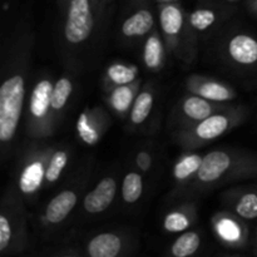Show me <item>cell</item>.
Wrapping results in <instances>:
<instances>
[{"mask_svg": "<svg viewBox=\"0 0 257 257\" xmlns=\"http://www.w3.org/2000/svg\"><path fill=\"white\" fill-rule=\"evenodd\" d=\"M25 97L22 75H13L0 88V141L10 142L17 132Z\"/></svg>", "mask_w": 257, "mask_h": 257, "instance_id": "obj_1", "label": "cell"}, {"mask_svg": "<svg viewBox=\"0 0 257 257\" xmlns=\"http://www.w3.org/2000/svg\"><path fill=\"white\" fill-rule=\"evenodd\" d=\"M93 15L89 0H70L65 23V38L72 44L87 40L93 32Z\"/></svg>", "mask_w": 257, "mask_h": 257, "instance_id": "obj_2", "label": "cell"}, {"mask_svg": "<svg viewBox=\"0 0 257 257\" xmlns=\"http://www.w3.org/2000/svg\"><path fill=\"white\" fill-rule=\"evenodd\" d=\"M231 167V157L223 151H212L202 157L197 177L203 183H212L220 180Z\"/></svg>", "mask_w": 257, "mask_h": 257, "instance_id": "obj_3", "label": "cell"}, {"mask_svg": "<svg viewBox=\"0 0 257 257\" xmlns=\"http://www.w3.org/2000/svg\"><path fill=\"white\" fill-rule=\"evenodd\" d=\"M117 191V183L112 177H105L97 187L84 198V208L89 213H100L107 210L113 202Z\"/></svg>", "mask_w": 257, "mask_h": 257, "instance_id": "obj_4", "label": "cell"}, {"mask_svg": "<svg viewBox=\"0 0 257 257\" xmlns=\"http://www.w3.org/2000/svg\"><path fill=\"white\" fill-rule=\"evenodd\" d=\"M228 54L238 64H256L257 40L247 34L236 35L228 43Z\"/></svg>", "mask_w": 257, "mask_h": 257, "instance_id": "obj_5", "label": "cell"}, {"mask_svg": "<svg viewBox=\"0 0 257 257\" xmlns=\"http://www.w3.org/2000/svg\"><path fill=\"white\" fill-rule=\"evenodd\" d=\"M77 205V195L73 191H63L55 196L45 210V218L50 223H60Z\"/></svg>", "mask_w": 257, "mask_h": 257, "instance_id": "obj_6", "label": "cell"}, {"mask_svg": "<svg viewBox=\"0 0 257 257\" xmlns=\"http://www.w3.org/2000/svg\"><path fill=\"white\" fill-rule=\"evenodd\" d=\"M54 85L50 80L43 79L34 87L30 97V113L37 119H42L52 107V93Z\"/></svg>", "mask_w": 257, "mask_h": 257, "instance_id": "obj_7", "label": "cell"}, {"mask_svg": "<svg viewBox=\"0 0 257 257\" xmlns=\"http://www.w3.org/2000/svg\"><path fill=\"white\" fill-rule=\"evenodd\" d=\"M120 248L122 241L114 233H100L88 243V253L92 257H115Z\"/></svg>", "mask_w": 257, "mask_h": 257, "instance_id": "obj_8", "label": "cell"}, {"mask_svg": "<svg viewBox=\"0 0 257 257\" xmlns=\"http://www.w3.org/2000/svg\"><path fill=\"white\" fill-rule=\"evenodd\" d=\"M155 20L150 10L141 9L131 15L122 25V33L125 37H142L152 29Z\"/></svg>", "mask_w": 257, "mask_h": 257, "instance_id": "obj_9", "label": "cell"}, {"mask_svg": "<svg viewBox=\"0 0 257 257\" xmlns=\"http://www.w3.org/2000/svg\"><path fill=\"white\" fill-rule=\"evenodd\" d=\"M230 127V120L223 114H213L201 120L196 128V135L200 140L210 141L222 136Z\"/></svg>", "mask_w": 257, "mask_h": 257, "instance_id": "obj_10", "label": "cell"}, {"mask_svg": "<svg viewBox=\"0 0 257 257\" xmlns=\"http://www.w3.org/2000/svg\"><path fill=\"white\" fill-rule=\"evenodd\" d=\"M44 178V166H43V163L39 162V161H35V162L27 166L25 170L23 171L19 180L20 190H22V192L25 193V195L34 193L35 191L42 186Z\"/></svg>", "mask_w": 257, "mask_h": 257, "instance_id": "obj_11", "label": "cell"}, {"mask_svg": "<svg viewBox=\"0 0 257 257\" xmlns=\"http://www.w3.org/2000/svg\"><path fill=\"white\" fill-rule=\"evenodd\" d=\"M160 22L163 32L170 37H175L183 27L182 10L176 4L163 5L160 13Z\"/></svg>", "mask_w": 257, "mask_h": 257, "instance_id": "obj_12", "label": "cell"}, {"mask_svg": "<svg viewBox=\"0 0 257 257\" xmlns=\"http://www.w3.org/2000/svg\"><path fill=\"white\" fill-rule=\"evenodd\" d=\"M183 112L193 120H203L212 113V105L203 97H190L183 103Z\"/></svg>", "mask_w": 257, "mask_h": 257, "instance_id": "obj_13", "label": "cell"}, {"mask_svg": "<svg viewBox=\"0 0 257 257\" xmlns=\"http://www.w3.org/2000/svg\"><path fill=\"white\" fill-rule=\"evenodd\" d=\"M200 236L196 232H186L176 240L172 246V255L176 257H187L193 255L200 247Z\"/></svg>", "mask_w": 257, "mask_h": 257, "instance_id": "obj_14", "label": "cell"}, {"mask_svg": "<svg viewBox=\"0 0 257 257\" xmlns=\"http://www.w3.org/2000/svg\"><path fill=\"white\" fill-rule=\"evenodd\" d=\"M143 59L146 65L151 69L160 67L163 59V45L162 42L157 35H152L147 39L145 45V53H143Z\"/></svg>", "mask_w": 257, "mask_h": 257, "instance_id": "obj_15", "label": "cell"}, {"mask_svg": "<svg viewBox=\"0 0 257 257\" xmlns=\"http://www.w3.org/2000/svg\"><path fill=\"white\" fill-rule=\"evenodd\" d=\"M153 95L150 92H142L137 97L131 112V120L135 124H141L147 119L148 114L152 110Z\"/></svg>", "mask_w": 257, "mask_h": 257, "instance_id": "obj_16", "label": "cell"}, {"mask_svg": "<svg viewBox=\"0 0 257 257\" xmlns=\"http://www.w3.org/2000/svg\"><path fill=\"white\" fill-rule=\"evenodd\" d=\"M143 182L142 177L138 173L131 172L124 177L122 186L123 200L128 203H133L140 200L142 196Z\"/></svg>", "mask_w": 257, "mask_h": 257, "instance_id": "obj_17", "label": "cell"}, {"mask_svg": "<svg viewBox=\"0 0 257 257\" xmlns=\"http://www.w3.org/2000/svg\"><path fill=\"white\" fill-rule=\"evenodd\" d=\"M198 93L201 94V97L210 100H216V102H223V100H230L233 98V93L227 87L216 82L203 83L198 88Z\"/></svg>", "mask_w": 257, "mask_h": 257, "instance_id": "obj_18", "label": "cell"}, {"mask_svg": "<svg viewBox=\"0 0 257 257\" xmlns=\"http://www.w3.org/2000/svg\"><path fill=\"white\" fill-rule=\"evenodd\" d=\"M201 163H202V157L198 155H188L185 156L182 160L177 162L173 170V175L177 180L182 181L190 177L193 173H197L200 170Z\"/></svg>", "mask_w": 257, "mask_h": 257, "instance_id": "obj_19", "label": "cell"}, {"mask_svg": "<svg viewBox=\"0 0 257 257\" xmlns=\"http://www.w3.org/2000/svg\"><path fill=\"white\" fill-rule=\"evenodd\" d=\"M73 85L68 78H60L53 87L52 93V108L55 110H60L69 99L72 94Z\"/></svg>", "mask_w": 257, "mask_h": 257, "instance_id": "obj_20", "label": "cell"}, {"mask_svg": "<svg viewBox=\"0 0 257 257\" xmlns=\"http://www.w3.org/2000/svg\"><path fill=\"white\" fill-rule=\"evenodd\" d=\"M236 212L246 220L257 218V192H247L241 196L236 203Z\"/></svg>", "mask_w": 257, "mask_h": 257, "instance_id": "obj_21", "label": "cell"}, {"mask_svg": "<svg viewBox=\"0 0 257 257\" xmlns=\"http://www.w3.org/2000/svg\"><path fill=\"white\" fill-rule=\"evenodd\" d=\"M68 155L64 151H58L53 155L47 170H45V180L48 182H55L62 175L63 170L67 166Z\"/></svg>", "mask_w": 257, "mask_h": 257, "instance_id": "obj_22", "label": "cell"}, {"mask_svg": "<svg viewBox=\"0 0 257 257\" xmlns=\"http://www.w3.org/2000/svg\"><path fill=\"white\" fill-rule=\"evenodd\" d=\"M108 77L118 85H125L136 78V68L123 64H114L108 69Z\"/></svg>", "mask_w": 257, "mask_h": 257, "instance_id": "obj_23", "label": "cell"}, {"mask_svg": "<svg viewBox=\"0 0 257 257\" xmlns=\"http://www.w3.org/2000/svg\"><path fill=\"white\" fill-rule=\"evenodd\" d=\"M216 14L210 9H197L190 15V23L196 30H206L215 23Z\"/></svg>", "mask_w": 257, "mask_h": 257, "instance_id": "obj_24", "label": "cell"}, {"mask_svg": "<svg viewBox=\"0 0 257 257\" xmlns=\"http://www.w3.org/2000/svg\"><path fill=\"white\" fill-rule=\"evenodd\" d=\"M132 90H131V88L125 87V85L118 87L117 89L113 92L112 98H110L113 107H114L118 112H125V110L128 109V107L131 105V103H132Z\"/></svg>", "mask_w": 257, "mask_h": 257, "instance_id": "obj_25", "label": "cell"}, {"mask_svg": "<svg viewBox=\"0 0 257 257\" xmlns=\"http://www.w3.org/2000/svg\"><path fill=\"white\" fill-rule=\"evenodd\" d=\"M188 225H190V221L181 212L170 213L165 220V228L170 232H181L186 230Z\"/></svg>", "mask_w": 257, "mask_h": 257, "instance_id": "obj_26", "label": "cell"}, {"mask_svg": "<svg viewBox=\"0 0 257 257\" xmlns=\"http://www.w3.org/2000/svg\"><path fill=\"white\" fill-rule=\"evenodd\" d=\"M78 132H79L80 137L85 141L89 145H93L98 141L97 132H95L93 128H90V125L88 124V120L85 114L80 115L79 120H78Z\"/></svg>", "mask_w": 257, "mask_h": 257, "instance_id": "obj_27", "label": "cell"}, {"mask_svg": "<svg viewBox=\"0 0 257 257\" xmlns=\"http://www.w3.org/2000/svg\"><path fill=\"white\" fill-rule=\"evenodd\" d=\"M12 238V227L10 222L4 215L0 216V251L4 252L5 248L8 247Z\"/></svg>", "mask_w": 257, "mask_h": 257, "instance_id": "obj_28", "label": "cell"}, {"mask_svg": "<svg viewBox=\"0 0 257 257\" xmlns=\"http://www.w3.org/2000/svg\"><path fill=\"white\" fill-rule=\"evenodd\" d=\"M220 233L223 238L228 241H238V238H240V230H238L237 226L227 220L220 223Z\"/></svg>", "mask_w": 257, "mask_h": 257, "instance_id": "obj_29", "label": "cell"}, {"mask_svg": "<svg viewBox=\"0 0 257 257\" xmlns=\"http://www.w3.org/2000/svg\"><path fill=\"white\" fill-rule=\"evenodd\" d=\"M136 162H137V166L141 170L148 171V168L151 167V163H152V160H151V156L147 152H141L137 155Z\"/></svg>", "mask_w": 257, "mask_h": 257, "instance_id": "obj_30", "label": "cell"}, {"mask_svg": "<svg viewBox=\"0 0 257 257\" xmlns=\"http://www.w3.org/2000/svg\"><path fill=\"white\" fill-rule=\"evenodd\" d=\"M161 2H163V3H171V2H173V0H161Z\"/></svg>", "mask_w": 257, "mask_h": 257, "instance_id": "obj_31", "label": "cell"}, {"mask_svg": "<svg viewBox=\"0 0 257 257\" xmlns=\"http://www.w3.org/2000/svg\"><path fill=\"white\" fill-rule=\"evenodd\" d=\"M255 8L257 9V0H255Z\"/></svg>", "mask_w": 257, "mask_h": 257, "instance_id": "obj_32", "label": "cell"}, {"mask_svg": "<svg viewBox=\"0 0 257 257\" xmlns=\"http://www.w3.org/2000/svg\"><path fill=\"white\" fill-rule=\"evenodd\" d=\"M230 2H235V0H230Z\"/></svg>", "mask_w": 257, "mask_h": 257, "instance_id": "obj_33", "label": "cell"}]
</instances>
